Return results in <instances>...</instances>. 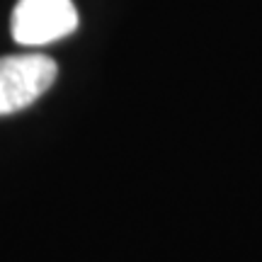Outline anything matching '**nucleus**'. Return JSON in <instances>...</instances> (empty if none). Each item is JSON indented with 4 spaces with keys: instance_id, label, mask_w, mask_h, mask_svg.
I'll return each mask as SVG.
<instances>
[{
    "instance_id": "obj_2",
    "label": "nucleus",
    "mask_w": 262,
    "mask_h": 262,
    "mask_svg": "<svg viewBox=\"0 0 262 262\" xmlns=\"http://www.w3.org/2000/svg\"><path fill=\"white\" fill-rule=\"evenodd\" d=\"M10 27L17 44L44 47L73 34L78 27V10L73 0H19Z\"/></svg>"
},
{
    "instance_id": "obj_1",
    "label": "nucleus",
    "mask_w": 262,
    "mask_h": 262,
    "mask_svg": "<svg viewBox=\"0 0 262 262\" xmlns=\"http://www.w3.org/2000/svg\"><path fill=\"white\" fill-rule=\"evenodd\" d=\"M58 66L47 54H15L0 58V117L37 102L54 85Z\"/></svg>"
}]
</instances>
